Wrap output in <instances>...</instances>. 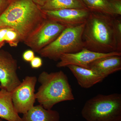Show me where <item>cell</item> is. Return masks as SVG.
I'll return each mask as SVG.
<instances>
[{"mask_svg": "<svg viewBox=\"0 0 121 121\" xmlns=\"http://www.w3.org/2000/svg\"><path fill=\"white\" fill-rule=\"evenodd\" d=\"M43 12L32 0H12L0 16V27L14 29L24 42L47 19Z\"/></svg>", "mask_w": 121, "mask_h": 121, "instance_id": "obj_1", "label": "cell"}, {"mask_svg": "<svg viewBox=\"0 0 121 121\" xmlns=\"http://www.w3.org/2000/svg\"><path fill=\"white\" fill-rule=\"evenodd\" d=\"M115 17L91 11L82 35L84 48L95 52H117L113 19Z\"/></svg>", "mask_w": 121, "mask_h": 121, "instance_id": "obj_2", "label": "cell"}, {"mask_svg": "<svg viewBox=\"0 0 121 121\" xmlns=\"http://www.w3.org/2000/svg\"><path fill=\"white\" fill-rule=\"evenodd\" d=\"M38 81L40 86L35 94L36 99L45 109H52L58 103L75 99L68 78L62 71L42 72Z\"/></svg>", "mask_w": 121, "mask_h": 121, "instance_id": "obj_3", "label": "cell"}, {"mask_svg": "<svg viewBox=\"0 0 121 121\" xmlns=\"http://www.w3.org/2000/svg\"><path fill=\"white\" fill-rule=\"evenodd\" d=\"M81 114L86 121H121V94H98L88 99Z\"/></svg>", "mask_w": 121, "mask_h": 121, "instance_id": "obj_4", "label": "cell"}, {"mask_svg": "<svg viewBox=\"0 0 121 121\" xmlns=\"http://www.w3.org/2000/svg\"><path fill=\"white\" fill-rule=\"evenodd\" d=\"M85 23L66 28L54 41L37 53L41 57L58 61L63 54L81 51L84 48L82 35Z\"/></svg>", "mask_w": 121, "mask_h": 121, "instance_id": "obj_5", "label": "cell"}, {"mask_svg": "<svg viewBox=\"0 0 121 121\" xmlns=\"http://www.w3.org/2000/svg\"><path fill=\"white\" fill-rule=\"evenodd\" d=\"M67 27L62 24L47 19L24 43L34 52H38L52 43Z\"/></svg>", "mask_w": 121, "mask_h": 121, "instance_id": "obj_6", "label": "cell"}, {"mask_svg": "<svg viewBox=\"0 0 121 121\" xmlns=\"http://www.w3.org/2000/svg\"><path fill=\"white\" fill-rule=\"evenodd\" d=\"M37 79L35 76H26L19 86L11 92L15 109L23 114L34 106L35 101V87Z\"/></svg>", "mask_w": 121, "mask_h": 121, "instance_id": "obj_7", "label": "cell"}, {"mask_svg": "<svg viewBox=\"0 0 121 121\" xmlns=\"http://www.w3.org/2000/svg\"><path fill=\"white\" fill-rule=\"evenodd\" d=\"M17 60L9 52L0 50V83L1 89L9 92L21 83L17 73Z\"/></svg>", "mask_w": 121, "mask_h": 121, "instance_id": "obj_8", "label": "cell"}, {"mask_svg": "<svg viewBox=\"0 0 121 121\" xmlns=\"http://www.w3.org/2000/svg\"><path fill=\"white\" fill-rule=\"evenodd\" d=\"M113 55L121 56V52L99 53L84 48L81 51L76 53L62 55L56 66L58 68H62L67 67L68 65H74L89 69L90 64L94 60L102 57Z\"/></svg>", "mask_w": 121, "mask_h": 121, "instance_id": "obj_9", "label": "cell"}, {"mask_svg": "<svg viewBox=\"0 0 121 121\" xmlns=\"http://www.w3.org/2000/svg\"><path fill=\"white\" fill-rule=\"evenodd\" d=\"M43 11L47 19L62 24L67 27H74L86 23L90 13L88 9H64Z\"/></svg>", "mask_w": 121, "mask_h": 121, "instance_id": "obj_10", "label": "cell"}, {"mask_svg": "<svg viewBox=\"0 0 121 121\" xmlns=\"http://www.w3.org/2000/svg\"><path fill=\"white\" fill-rule=\"evenodd\" d=\"M67 67L75 76L79 85L84 89L90 88L105 78L99 73L91 69L74 65H68Z\"/></svg>", "mask_w": 121, "mask_h": 121, "instance_id": "obj_11", "label": "cell"}, {"mask_svg": "<svg viewBox=\"0 0 121 121\" xmlns=\"http://www.w3.org/2000/svg\"><path fill=\"white\" fill-rule=\"evenodd\" d=\"M89 69L95 71L106 78L121 70V56L113 55L102 57L93 61Z\"/></svg>", "mask_w": 121, "mask_h": 121, "instance_id": "obj_12", "label": "cell"}, {"mask_svg": "<svg viewBox=\"0 0 121 121\" xmlns=\"http://www.w3.org/2000/svg\"><path fill=\"white\" fill-rule=\"evenodd\" d=\"M0 118L8 121H22L14 107L11 92L3 89H0Z\"/></svg>", "mask_w": 121, "mask_h": 121, "instance_id": "obj_13", "label": "cell"}, {"mask_svg": "<svg viewBox=\"0 0 121 121\" xmlns=\"http://www.w3.org/2000/svg\"><path fill=\"white\" fill-rule=\"evenodd\" d=\"M22 121H60L58 111L47 109L41 105L34 106L23 115Z\"/></svg>", "mask_w": 121, "mask_h": 121, "instance_id": "obj_14", "label": "cell"}, {"mask_svg": "<svg viewBox=\"0 0 121 121\" xmlns=\"http://www.w3.org/2000/svg\"><path fill=\"white\" fill-rule=\"evenodd\" d=\"M39 8L42 11L69 9H88L82 0H48Z\"/></svg>", "mask_w": 121, "mask_h": 121, "instance_id": "obj_15", "label": "cell"}, {"mask_svg": "<svg viewBox=\"0 0 121 121\" xmlns=\"http://www.w3.org/2000/svg\"><path fill=\"white\" fill-rule=\"evenodd\" d=\"M91 11L97 12L117 17L112 0H82Z\"/></svg>", "mask_w": 121, "mask_h": 121, "instance_id": "obj_16", "label": "cell"}, {"mask_svg": "<svg viewBox=\"0 0 121 121\" xmlns=\"http://www.w3.org/2000/svg\"><path fill=\"white\" fill-rule=\"evenodd\" d=\"M5 43H8L12 47H17L20 41V38L18 33L14 29L9 27L5 35Z\"/></svg>", "mask_w": 121, "mask_h": 121, "instance_id": "obj_17", "label": "cell"}, {"mask_svg": "<svg viewBox=\"0 0 121 121\" xmlns=\"http://www.w3.org/2000/svg\"><path fill=\"white\" fill-rule=\"evenodd\" d=\"M115 35L117 45V52H121V17H114L113 19Z\"/></svg>", "mask_w": 121, "mask_h": 121, "instance_id": "obj_18", "label": "cell"}, {"mask_svg": "<svg viewBox=\"0 0 121 121\" xmlns=\"http://www.w3.org/2000/svg\"><path fill=\"white\" fill-rule=\"evenodd\" d=\"M43 64L42 59L38 56H35L30 62V66L33 69H38L42 66Z\"/></svg>", "mask_w": 121, "mask_h": 121, "instance_id": "obj_19", "label": "cell"}, {"mask_svg": "<svg viewBox=\"0 0 121 121\" xmlns=\"http://www.w3.org/2000/svg\"><path fill=\"white\" fill-rule=\"evenodd\" d=\"M35 56V52L31 49L26 50L22 55L23 60L28 62H30Z\"/></svg>", "mask_w": 121, "mask_h": 121, "instance_id": "obj_20", "label": "cell"}, {"mask_svg": "<svg viewBox=\"0 0 121 121\" xmlns=\"http://www.w3.org/2000/svg\"><path fill=\"white\" fill-rule=\"evenodd\" d=\"M8 28V27H0V49L4 46L5 43V35Z\"/></svg>", "mask_w": 121, "mask_h": 121, "instance_id": "obj_21", "label": "cell"}, {"mask_svg": "<svg viewBox=\"0 0 121 121\" xmlns=\"http://www.w3.org/2000/svg\"><path fill=\"white\" fill-rule=\"evenodd\" d=\"M113 6L117 16L121 15V0H112Z\"/></svg>", "mask_w": 121, "mask_h": 121, "instance_id": "obj_22", "label": "cell"}, {"mask_svg": "<svg viewBox=\"0 0 121 121\" xmlns=\"http://www.w3.org/2000/svg\"><path fill=\"white\" fill-rule=\"evenodd\" d=\"M12 0H0V16L9 6Z\"/></svg>", "mask_w": 121, "mask_h": 121, "instance_id": "obj_23", "label": "cell"}, {"mask_svg": "<svg viewBox=\"0 0 121 121\" xmlns=\"http://www.w3.org/2000/svg\"><path fill=\"white\" fill-rule=\"evenodd\" d=\"M35 4L39 7H41L47 2L48 0H32Z\"/></svg>", "mask_w": 121, "mask_h": 121, "instance_id": "obj_24", "label": "cell"}, {"mask_svg": "<svg viewBox=\"0 0 121 121\" xmlns=\"http://www.w3.org/2000/svg\"><path fill=\"white\" fill-rule=\"evenodd\" d=\"M0 121H3V120H2V119H1V118H0Z\"/></svg>", "mask_w": 121, "mask_h": 121, "instance_id": "obj_25", "label": "cell"}, {"mask_svg": "<svg viewBox=\"0 0 121 121\" xmlns=\"http://www.w3.org/2000/svg\"><path fill=\"white\" fill-rule=\"evenodd\" d=\"M1 89V87H0V89Z\"/></svg>", "mask_w": 121, "mask_h": 121, "instance_id": "obj_26", "label": "cell"}]
</instances>
